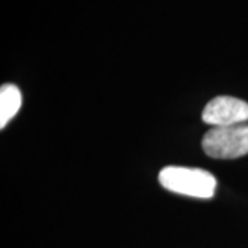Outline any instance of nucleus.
<instances>
[{
  "label": "nucleus",
  "instance_id": "f257e3e1",
  "mask_svg": "<svg viewBox=\"0 0 248 248\" xmlns=\"http://www.w3.org/2000/svg\"><path fill=\"white\" fill-rule=\"evenodd\" d=\"M159 181L170 192L197 199H211L217 187V179L211 172L177 166L161 170Z\"/></svg>",
  "mask_w": 248,
  "mask_h": 248
},
{
  "label": "nucleus",
  "instance_id": "f03ea898",
  "mask_svg": "<svg viewBox=\"0 0 248 248\" xmlns=\"http://www.w3.org/2000/svg\"><path fill=\"white\" fill-rule=\"evenodd\" d=\"M203 151L213 159H239L248 155V124L213 127L204 134Z\"/></svg>",
  "mask_w": 248,
  "mask_h": 248
},
{
  "label": "nucleus",
  "instance_id": "7ed1b4c3",
  "mask_svg": "<svg viewBox=\"0 0 248 248\" xmlns=\"http://www.w3.org/2000/svg\"><path fill=\"white\" fill-rule=\"evenodd\" d=\"M202 119L213 127H229L248 122V104L234 97H217L204 108Z\"/></svg>",
  "mask_w": 248,
  "mask_h": 248
},
{
  "label": "nucleus",
  "instance_id": "20e7f679",
  "mask_svg": "<svg viewBox=\"0 0 248 248\" xmlns=\"http://www.w3.org/2000/svg\"><path fill=\"white\" fill-rule=\"evenodd\" d=\"M22 97L21 91L14 84H4L0 90V127L4 128L6 124L17 115L21 108Z\"/></svg>",
  "mask_w": 248,
  "mask_h": 248
}]
</instances>
